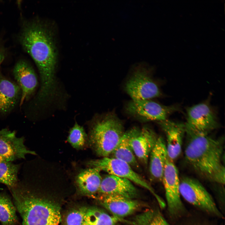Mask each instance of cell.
<instances>
[{"label": "cell", "mask_w": 225, "mask_h": 225, "mask_svg": "<svg viewBox=\"0 0 225 225\" xmlns=\"http://www.w3.org/2000/svg\"><path fill=\"white\" fill-rule=\"evenodd\" d=\"M88 164L92 167L98 168L109 174L127 179L149 190L154 195L158 202L161 200V198L145 180L129 164L122 160L112 157H106L90 160Z\"/></svg>", "instance_id": "cell-5"}, {"label": "cell", "mask_w": 225, "mask_h": 225, "mask_svg": "<svg viewBox=\"0 0 225 225\" xmlns=\"http://www.w3.org/2000/svg\"><path fill=\"white\" fill-rule=\"evenodd\" d=\"M2 59L1 58H0V65L2 63Z\"/></svg>", "instance_id": "cell-28"}, {"label": "cell", "mask_w": 225, "mask_h": 225, "mask_svg": "<svg viewBox=\"0 0 225 225\" xmlns=\"http://www.w3.org/2000/svg\"><path fill=\"white\" fill-rule=\"evenodd\" d=\"M87 207H82L70 212L65 220V225H83Z\"/></svg>", "instance_id": "cell-26"}, {"label": "cell", "mask_w": 225, "mask_h": 225, "mask_svg": "<svg viewBox=\"0 0 225 225\" xmlns=\"http://www.w3.org/2000/svg\"><path fill=\"white\" fill-rule=\"evenodd\" d=\"M129 131L125 132L122 138L111 154L112 157L120 159L129 164L132 168H139L137 158L129 142Z\"/></svg>", "instance_id": "cell-20"}, {"label": "cell", "mask_w": 225, "mask_h": 225, "mask_svg": "<svg viewBox=\"0 0 225 225\" xmlns=\"http://www.w3.org/2000/svg\"><path fill=\"white\" fill-rule=\"evenodd\" d=\"M24 138L18 137L16 132L7 128L0 130V156L5 162L25 159L28 154L36 155L24 144Z\"/></svg>", "instance_id": "cell-10"}, {"label": "cell", "mask_w": 225, "mask_h": 225, "mask_svg": "<svg viewBox=\"0 0 225 225\" xmlns=\"http://www.w3.org/2000/svg\"><path fill=\"white\" fill-rule=\"evenodd\" d=\"M125 89L133 100H149L161 95L159 87L145 70L136 71L127 82Z\"/></svg>", "instance_id": "cell-8"}, {"label": "cell", "mask_w": 225, "mask_h": 225, "mask_svg": "<svg viewBox=\"0 0 225 225\" xmlns=\"http://www.w3.org/2000/svg\"><path fill=\"white\" fill-rule=\"evenodd\" d=\"M118 218L97 207H87L83 225H117Z\"/></svg>", "instance_id": "cell-21"}, {"label": "cell", "mask_w": 225, "mask_h": 225, "mask_svg": "<svg viewBox=\"0 0 225 225\" xmlns=\"http://www.w3.org/2000/svg\"><path fill=\"white\" fill-rule=\"evenodd\" d=\"M16 208L9 198L0 194V222L2 225H15L18 221Z\"/></svg>", "instance_id": "cell-23"}, {"label": "cell", "mask_w": 225, "mask_h": 225, "mask_svg": "<svg viewBox=\"0 0 225 225\" xmlns=\"http://www.w3.org/2000/svg\"><path fill=\"white\" fill-rule=\"evenodd\" d=\"M87 136L83 128L76 123L69 132L67 141L75 148L82 149L85 146Z\"/></svg>", "instance_id": "cell-25"}, {"label": "cell", "mask_w": 225, "mask_h": 225, "mask_svg": "<svg viewBox=\"0 0 225 225\" xmlns=\"http://www.w3.org/2000/svg\"><path fill=\"white\" fill-rule=\"evenodd\" d=\"M5 162V161L2 157L0 156V163Z\"/></svg>", "instance_id": "cell-27"}, {"label": "cell", "mask_w": 225, "mask_h": 225, "mask_svg": "<svg viewBox=\"0 0 225 225\" xmlns=\"http://www.w3.org/2000/svg\"><path fill=\"white\" fill-rule=\"evenodd\" d=\"M132 223L134 225H169L159 212L152 210L138 215Z\"/></svg>", "instance_id": "cell-24"}, {"label": "cell", "mask_w": 225, "mask_h": 225, "mask_svg": "<svg viewBox=\"0 0 225 225\" xmlns=\"http://www.w3.org/2000/svg\"><path fill=\"white\" fill-rule=\"evenodd\" d=\"M101 202L114 216L123 217L132 214L139 207V203L132 199L116 195H102Z\"/></svg>", "instance_id": "cell-16"}, {"label": "cell", "mask_w": 225, "mask_h": 225, "mask_svg": "<svg viewBox=\"0 0 225 225\" xmlns=\"http://www.w3.org/2000/svg\"><path fill=\"white\" fill-rule=\"evenodd\" d=\"M177 110L175 106L163 105L150 99L132 100L126 107L128 114L144 121L165 120Z\"/></svg>", "instance_id": "cell-7"}, {"label": "cell", "mask_w": 225, "mask_h": 225, "mask_svg": "<svg viewBox=\"0 0 225 225\" xmlns=\"http://www.w3.org/2000/svg\"><path fill=\"white\" fill-rule=\"evenodd\" d=\"M187 125L198 132L208 134L218 126L214 113L207 103H201L187 109Z\"/></svg>", "instance_id": "cell-11"}, {"label": "cell", "mask_w": 225, "mask_h": 225, "mask_svg": "<svg viewBox=\"0 0 225 225\" xmlns=\"http://www.w3.org/2000/svg\"><path fill=\"white\" fill-rule=\"evenodd\" d=\"M14 204L22 219V225H59L60 207L35 194L26 178L10 188Z\"/></svg>", "instance_id": "cell-3"}, {"label": "cell", "mask_w": 225, "mask_h": 225, "mask_svg": "<svg viewBox=\"0 0 225 225\" xmlns=\"http://www.w3.org/2000/svg\"><path fill=\"white\" fill-rule=\"evenodd\" d=\"M55 32L49 22L37 19L25 22L19 35L21 44L34 61L39 73L41 88L37 99L40 102L50 99L55 93L58 58Z\"/></svg>", "instance_id": "cell-1"}, {"label": "cell", "mask_w": 225, "mask_h": 225, "mask_svg": "<svg viewBox=\"0 0 225 225\" xmlns=\"http://www.w3.org/2000/svg\"><path fill=\"white\" fill-rule=\"evenodd\" d=\"M149 171L152 178L162 181L168 158L166 143L161 137L158 138L150 154Z\"/></svg>", "instance_id": "cell-19"}, {"label": "cell", "mask_w": 225, "mask_h": 225, "mask_svg": "<svg viewBox=\"0 0 225 225\" xmlns=\"http://www.w3.org/2000/svg\"><path fill=\"white\" fill-rule=\"evenodd\" d=\"M21 91L17 84L0 76V112L11 111L21 98Z\"/></svg>", "instance_id": "cell-18"}, {"label": "cell", "mask_w": 225, "mask_h": 225, "mask_svg": "<svg viewBox=\"0 0 225 225\" xmlns=\"http://www.w3.org/2000/svg\"><path fill=\"white\" fill-rule=\"evenodd\" d=\"M159 122L166 136L168 158L173 161L181 152L183 139L186 133L185 125L167 119Z\"/></svg>", "instance_id": "cell-14"}, {"label": "cell", "mask_w": 225, "mask_h": 225, "mask_svg": "<svg viewBox=\"0 0 225 225\" xmlns=\"http://www.w3.org/2000/svg\"><path fill=\"white\" fill-rule=\"evenodd\" d=\"M132 182L127 179L108 174L102 178L98 192L133 199L137 196L138 193Z\"/></svg>", "instance_id": "cell-15"}, {"label": "cell", "mask_w": 225, "mask_h": 225, "mask_svg": "<svg viewBox=\"0 0 225 225\" xmlns=\"http://www.w3.org/2000/svg\"><path fill=\"white\" fill-rule=\"evenodd\" d=\"M20 164L12 162L0 163V183L7 185L10 188L15 186L18 181V174Z\"/></svg>", "instance_id": "cell-22"}, {"label": "cell", "mask_w": 225, "mask_h": 225, "mask_svg": "<svg viewBox=\"0 0 225 225\" xmlns=\"http://www.w3.org/2000/svg\"><path fill=\"white\" fill-rule=\"evenodd\" d=\"M129 132L130 144L136 158L143 164H147L158 138L148 127L140 129L134 128Z\"/></svg>", "instance_id": "cell-12"}, {"label": "cell", "mask_w": 225, "mask_h": 225, "mask_svg": "<svg viewBox=\"0 0 225 225\" xmlns=\"http://www.w3.org/2000/svg\"><path fill=\"white\" fill-rule=\"evenodd\" d=\"M180 194L189 203L208 212L222 216L212 196L198 181L185 177L180 180Z\"/></svg>", "instance_id": "cell-6"}, {"label": "cell", "mask_w": 225, "mask_h": 225, "mask_svg": "<svg viewBox=\"0 0 225 225\" xmlns=\"http://www.w3.org/2000/svg\"><path fill=\"white\" fill-rule=\"evenodd\" d=\"M124 133L121 121L115 115L108 114L93 123L89 132V142L98 155L108 157Z\"/></svg>", "instance_id": "cell-4"}, {"label": "cell", "mask_w": 225, "mask_h": 225, "mask_svg": "<svg viewBox=\"0 0 225 225\" xmlns=\"http://www.w3.org/2000/svg\"><path fill=\"white\" fill-rule=\"evenodd\" d=\"M185 126L187 137L185 156L187 162L203 177L224 184L222 140L211 137L186 124Z\"/></svg>", "instance_id": "cell-2"}, {"label": "cell", "mask_w": 225, "mask_h": 225, "mask_svg": "<svg viewBox=\"0 0 225 225\" xmlns=\"http://www.w3.org/2000/svg\"><path fill=\"white\" fill-rule=\"evenodd\" d=\"M162 181L165 192L168 210L172 214H178L183 209L180 197L178 170L173 161L168 158L165 167Z\"/></svg>", "instance_id": "cell-9"}, {"label": "cell", "mask_w": 225, "mask_h": 225, "mask_svg": "<svg viewBox=\"0 0 225 225\" xmlns=\"http://www.w3.org/2000/svg\"><path fill=\"white\" fill-rule=\"evenodd\" d=\"M101 171L98 168L92 167L83 170L78 174L76 182L82 193L92 196L98 192L102 178Z\"/></svg>", "instance_id": "cell-17"}, {"label": "cell", "mask_w": 225, "mask_h": 225, "mask_svg": "<svg viewBox=\"0 0 225 225\" xmlns=\"http://www.w3.org/2000/svg\"><path fill=\"white\" fill-rule=\"evenodd\" d=\"M13 74L21 91L20 102L22 105L34 92L38 83L37 76L32 66L24 60L16 63Z\"/></svg>", "instance_id": "cell-13"}]
</instances>
